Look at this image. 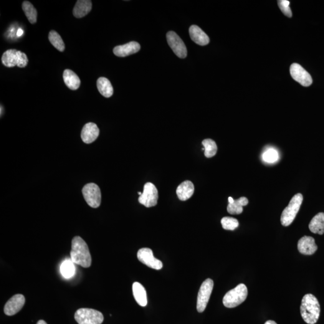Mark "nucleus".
Segmentation results:
<instances>
[{
  "label": "nucleus",
  "instance_id": "11",
  "mask_svg": "<svg viewBox=\"0 0 324 324\" xmlns=\"http://www.w3.org/2000/svg\"><path fill=\"white\" fill-rule=\"evenodd\" d=\"M166 38L169 47L173 49L175 54L179 58H186L187 54V48L178 34L174 32H169L167 33Z\"/></svg>",
  "mask_w": 324,
  "mask_h": 324
},
{
  "label": "nucleus",
  "instance_id": "22",
  "mask_svg": "<svg viewBox=\"0 0 324 324\" xmlns=\"http://www.w3.org/2000/svg\"><path fill=\"white\" fill-rule=\"evenodd\" d=\"M310 231L314 234L323 235L324 234V213L319 212L311 220L308 225Z\"/></svg>",
  "mask_w": 324,
  "mask_h": 324
},
{
  "label": "nucleus",
  "instance_id": "28",
  "mask_svg": "<svg viewBox=\"0 0 324 324\" xmlns=\"http://www.w3.org/2000/svg\"><path fill=\"white\" fill-rule=\"evenodd\" d=\"M49 40L50 44L60 52L64 51L65 45L62 37L57 32L52 30L49 33Z\"/></svg>",
  "mask_w": 324,
  "mask_h": 324
},
{
  "label": "nucleus",
  "instance_id": "13",
  "mask_svg": "<svg viewBox=\"0 0 324 324\" xmlns=\"http://www.w3.org/2000/svg\"><path fill=\"white\" fill-rule=\"evenodd\" d=\"M25 298L22 294H16L10 299L4 306V312L7 316H12L18 313L24 306Z\"/></svg>",
  "mask_w": 324,
  "mask_h": 324
},
{
  "label": "nucleus",
  "instance_id": "30",
  "mask_svg": "<svg viewBox=\"0 0 324 324\" xmlns=\"http://www.w3.org/2000/svg\"><path fill=\"white\" fill-rule=\"evenodd\" d=\"M221 224L223 228L230 231H234L239 226V222L237 219L230 217H225L222 218Z\"/></svg>",
  "mask_w": 324,
  "mask_h": 324
},
{
  "label": "nucleus",
  "instance_id": "25",
  "mask_svg": "<svg viewBox=\"0 0 324 324\" xmlns=\"http://www.w3.org/2000/svg\"><path fill=\"white\" fill-rule=\"evenodd\" d=\"M22 9L30 23L35 24L37 22V12L33 5L29 1H25L22 3Z\"/></svg>",
  "mask_w": 324,
  "mask_h": 324
},
{
  "label": "nucleus",
  "instance_id": "24",
  "mask_svg": "<svg viewBox=\"0 0 324 324\" xmlns=\"http://www.w3.org/2000/svg\"><path fill=\"white\" fill-rule=\"evenodd\" d=\"M249 203L248 199L245 197H241L234 200L232 203L229 204L227 207V211L231 214H240L243 211V207L246 206Z\"/></svg>",
  "mask_w": 324,
  "mask_h": 324
},
{
  "label": "nucleus",
  "instance_id": "8",
  "mask_svg": "<svg viewBox=\"0 0 324 324\" xmlns=\"http://www.w3.org/2000/svg\"><path fill=\"white\" fill-rule=\"evenodd\" d=\"M83 197L88 206L92 208H98L101 203V192L97 184H86L82 189Z\"/></svg>",
  "mask_w": 324,
  "mask_h": 324
},
{
  "label": "nucleus",
  "instance_id": "26",
  "mask_svg": "<svg viewBox=\"0 0 324 324\" xmlns=\"http://www.w3.org/2000/svg\"><path fill=\"white\" fill-rule=\"evenodd\" d=\"M202 144L205 148L204 154L206 158H211L216 155L217 146L215 141L211 139H206L202 141Z\"/></svg>",
  "mask_w": 324,
  "mask_h": 324
},
{
  "label": "nucleus",
  "instance_id": "17",
  "mask_svg": "<svg viewBox=\"0 0 324 324\" xmlns=\"http://www.w3.org/2000/svg\"><path fill=\"white\" fill-rule=\"evenodd\" d=\"M189 34L192 40L197 45L205 46L209 44L210 39L208 35L197 25H192L190 27Z\"/></svg>",
  "mask_w": 324,
  "mask_h": 324
},
{
  "label": "nucleus",
  "instance_id": "4",
  "mask_svg": "<svg viewBox=\"0 0 324 324\" xmlns=\"http://www.w3.org/2000/svg\"><path fill=\"white\" fill-rule=\"evenodd\" d=\"M303 196L301 194H296L292 197L289 205L283 210L281 216V224L283 227H288L292 224L299 211L302 204Z\"/></svg>",
  "mask_w": 324,
  "mask_h": 324
},
{
  "label": "nucleus",
  "instance_id": "18",
  "mask_svg": "<svg viewBox=\"0 0 324 324\" xmlns=\"http://www.w3.org/2000/svg\"><path fill=\"white\" fill-rule=\"evenodd\" d=\"M194 187L191 181H185L179 184L177 189V194L181 201H185L193 195Z\"/></svg>",
  "mask_w": 324,
  "mask_h": 324
},
{
  "label": "nucleus",
  "instance_id": "15",
  "mask_svg": "<svg viewBox=\"0 0 324 324\" xmlns=\"http://www.w3.org/2000/svg\"><path fill=\"white\" fill-rule=\"evenodd\" d=\"M99 132V129L95 123H88L83 126L81 131V138L83 143L91 144L98 138Z\"/></svg>",
  "mask_w": 324,
  "mask_h": 324
},
{
  "label": "nucleus",
  "instance_id": "35",
  "mask_svg": "<svg viewBox=\"0 0 324 324\" xmlns=\"http://www.w3.org/2000/svg\"><path fill=\"white\" fill-rule=\"evenodd\" d=\"M234 199H233L232 197H229V198H228L229 204L232 203V202H234Z\"/></svg>",
  "mask_w": 324,
  "mask_h": 324
},
{
  "label": "nucleus",
  "instance_id": "27",
  "mask_svg": "<svg viewBox=\"0 0 324 324\" xmlns=\"http://www.w3.org/2000/svg\"><path fill=\"white\" fill-rule=\"evenodd\" d=\"M60 272L63 276L65 278H69L73 277L75 273L74 263L72 260H65L61 265Z\"/></svg>",
  "mask_w": 324,
  "mask_h": 324
},
{
  "label": "nucleus",
  "instance_id": "29",
  "mask_svg": "<svg viewBox=\"0 0 324 324\" xmlns=\"http://www.w3.org/2000/svg\"><path fill=\"white\" fill-rule=\"evenodd\" d=\"M262 159L268 163H274L279 159V154L274 148H268L262 154Z\"/></svg>",
  "mask_w": 324,
  "mask_h": 324
},
{
  "label": "nucleus",
  "instance_id": "23",
  "mask_svg": "<svg viewBox=\"0 0 324 324\" xmlns=\"http://www.w3.org/2000/svg\"><path fill=\"white\" fill-rule=\"evenodd\" d=\"M97 87L98 92L106 98L113 96V89L111 83L107 78L101 77L97 81Z\"/></svg>",
  "mask_w": 324,
  "mask_h": 324
},
{
  "label": "nucleus",
  "instance_id": "6",
  "mask_svg": "<svg viewBox=\"0 0 324 324\" xmlns=\"http://www.w3.org/2000/svg\"><path fill=\"white\" fill-rule=\"evenodd\" d=\"M75 319L79 324H101L104 320L99 311L88 308L78 309L75 314Z\"/></svg>",
  "mask_w": 324,
  "mask_h": 324
},
{
  "label": "nucleus",
  "instance_id": "5",
  "mask_svg": "<svg viewBox=\"0 0 324 324\" xmlns=\"http://www.w3.org/2000/svg\"><path fill=\"white\" fill-rule=\"evenodd\" d=\"M2 65L7 67L16 66L24 68L27 66L29 60L25 53L16 49H9L2 54Z\"/></svg>",
  "mask_w": 324,
  "mask_h": 324
},
{
  "label": "nucleus",
  "instance_id": "7",
  "mask_svg": "<svg viewBox=\"0 0 324 324\" xmlns=\"http://www.w3.org/2000/svg\"><path fill=\"white\" fill-rule=\"evenodd\" d=\"M213 287V280L211 278H207L202 283L197 295L196 305L197 312L202 313L206 309Z\"/></svg>",
  "mask_w": 324,
  "mask_h": 324
},
{
  "label": "nucleus",
  "instance_id": "14",
  "mask_svg": "<svg viewBox=\"0 0 324 324\" xmlns=\"http://www.w3.org/2000/svg\"><path fill=\"white\" fill-rule=\"evenodd\" d=\"M297 246L300 254L305 255H312L318 250L315 239L310 236H304L301 238L298 242Z\"/></svg>",
  "mask_w": 324,
  "mask_h": 324
},
{
  "label": "nucleus",
  "instance_id": "19",
  "mask_svg": "<svg viewBox=\"0 0 324 324\" xmlns=\"http://www.w3.org/2000/svg\"><path fill=\"white\" fill-rule=\"evenodd\" d=\"M92 8L90 0H78L73 9V14L77 18H81L89 14Z\"/></svg>",
  "mask_w": 324,
  "mask_h": 324
},
{
  "label": "nucleus",
  "instance_id": "34",
  "mask_svg": "<svg viewBox=\"0 0 324 324\" xmlns=\"http://www.w3.org/2000/svg\"><path fill=\"white\" fill-rule=\"evenodd\" d=\"M37 324H48L44 320H40L38 321Z\"/></svg>",
  "mask_w": 324,
  "mask_h": 324
},
{
  "label": "nucleus",
  "instance_id": "2",
  "mask_svg": "<svg viewBox=\"0 0 324 324\" xmlns=\"http://www.w3.org/2000/svg\"><path fill=\"white\" fill-rule=\"evenodd\" d=\"M321 312L319 301L312 293L304 296L300 307L301 315L308 324H315L320 318Z\"/></svg>",
  "mask_w": 324,
  "mask_h": 324
},
{
  "label": "nucleus",
  "instance_id": "21",
  "mask_svg": "<svg viewBox=\"0 0 324 324\" xmlns=\"http://www.w3.org/2000/svg\"><path fill=\"white\" fill-rule=\"evenodd\" d=\"M63 80L67 87L72 90L78 89L80 87L81 81L80 78L72 70L66 69L63 73Z\"/></svg>",
  "mask_w": 324,
  "mask_h": 324
},
{
  "label": "nucleus",
  "instance_id": "16",
  "mask_svg": "<svg viewBox=\"0 0 324 324\" xmlns=\"http://www.w3.org/2000/svg\"><path fill=\"white\" fill-rule=\"evenodd\" d=\"M141 49L140 45L138 42H131L127 44L116 47L113 50L116 56L125 57L135 54Z\"/></svg>",
  "mask_w": 324,
  "mask_h": 324
},
{
  "label": "nucleus",
  "instance_id": "32",
  "mask_svg": "<svg viewBox=\"0 0 324 324\" xmlns=\"http://www.w3.org/2000/svg\"><path fill=\"white\" fill-rule=\"evenodd\" d=\"M23 34V30H22L21 29H19L18 30H17V36H21V35Z\"/></svg>",
  "mask_w": 324,
  "mask_h": 324
},
{
  "label": "nucleus",
  "instance_id": "12",
  "mask_svg": "<svg viewBox=\"0 0 324 324\" xmlns=\"http://www.w3.org/2000/svg\"><path fill=\"white\" fill-rule=\"evenodd\" d=\"M290 73L293 80L304 87H308L313 82L312 77L301 65L293 63L291 65Z\"/></svg>",
  "mask_w": 324,
  "mask_h": 324
},
{
  "label": "nucleus",
  "instance_id": "31",
  "mask_svg": "<svg viewBox=\"0 0 324 324\" xmlns=\"http://www.w3.org/2000/svg\"><path fill=\"white\" fill-rule=\"evenodd\" d=\"M277 3L281 11L282 12L285 16L289 17H292V14L290 7V2L289 1H287V0H279V1H277Z\"/></svg>",
  "mask_w": 324,
  "mask_h": 324
},
{
  "label": "nucleus",
  "instance_id": "33",
  "mask_svg": "<svg viewBox=\"0 0 324 324\" xmlns=\"http://www.w3.org/2000/svg\"><path fill=\"white\" fill-rule=\"evenodd\" d=\"M264 324H277L274 321H267L266 323H265Z\"/></svg>",
  "mask_w": 324,
  "mask_h": 324
},
{
  "label": "nucleus",
  "instance_id": "9",
  "mask_svg": "<svg viewBox=\"0 0 324 324\" xmlns=\"http://www.w3.org/2000/svg\"><path fill=\"white\" fill-rule=\"evenodd\" d=\"M158 191L153 183H147L144 185L143 194L139 197V203L150 208L158 204Z\"/></svg>",
  "mask_w": 324,
  "mask_h": 324
},
{
  "label": "nucleus",
  "instance_id": "1",
  "mask_svg": "<svg viewBox=\"0 0 324 324\" xmlns=\"http://www.w3.org/2000/svg\"><path fill=\"white\" fill-rule=\"evenodd\" d=\"M70 257L74 264L80 265L81 267L88 268L92 265L89 248L87 243L80 237H75L72 240Z\"/></svg>",
  "mask_w": 324,
  "mask_h": 324
},
{
  "label": "nucleus",
  "instance_id": "10",
  "mask_svg": "<svg viewBox=\"0 0 324 324\" xmlns=\"http://www.w3.org/2000/svg\"><path fill=\"white\" fill-rule=\"evenodd\" d=\"M139 261L153 269L159 270L163 267V263L154 257L153 252L149 248H142L137 254Z\"/></svg>",
  "mask_w": 324,
  "mask_h": 324
},
{
  "label": "nucleus",
  "instance_id": "20",
  "mask_svg": "<svg viewBox=\"0 0 324 324\" xmlns=\"http://www.w3.org/2000/svg\"><path fill=\"white\" fill-rule=\"evenodd\" d=\"M134 298L139 306L145 307L147 305V296L145 288L140 283L136 282L132 286Z\"/></svg>",
  "mask_w": 324,
  "mask_h": 324
},
{
  "label": "nucleus",
  "instance_id": "3",
  "mask_svg": "<svg viewBox=\"0 0 324 324\" xmlns=\"http://www.w3.org/2000/svg\"><path fill=\"white\" fill-rule=\"evenodd\" d=\"M247 295V288L242 283L225 294L223 303L227 308H236L246 300Z\"/></svg>",
  "mask_w": 324,
  "mask_h": 324
}]
</instances>
